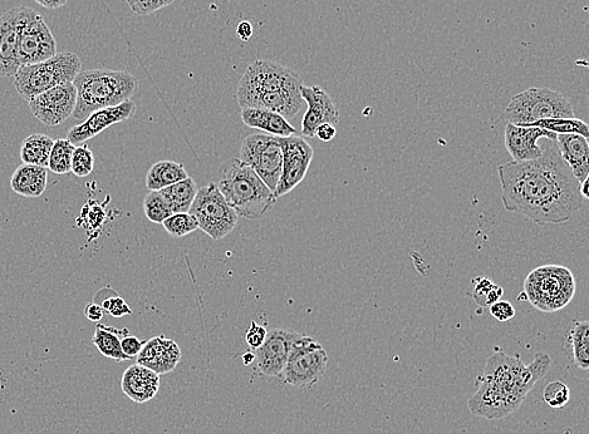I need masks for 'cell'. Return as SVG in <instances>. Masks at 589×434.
<instances>
[{
	"instance_id": "47",
	"label": "cell",
	"mask_w": 589,
	"mask_h": 434,
	"mask_svg": "<svg viewBox=\"0 0 589 434\" xmlns=\"http://www.w3.org/2000/svg\"><path fill=\"white\" fill-rule=\"evenodd\" d=\"M4 392H6V377H4L2 369H0V403L3 401Z\"/></svg>"
},
{
	"instance_id": "3",
	"label": "cell",
	"mask_w": 589,
	"mask_h": 434,
	"mask_svg": "<svg viewBox=\"0 0 589 434\" xmlns=\"http://www.w3.org/2000/svg\"><path fill=\"white\" fill-rule=\"evenodd\" d=\"M303 80L298 72L271 59L250 64L239 82L237 100L242 108H260L291 120L302 111Z\"/></svg>"
},
{
	"instance_id": "17",
	"label": "cell",
	"mask_w": 589,
	"mask_h": 434,
	"mask_svg": "<svg viewBox=\"0 0 589 434\" xmlns=\"http://www.w3.org/2000/svg\"><path fill=\"white\" fill-rule=\"evenodd\" d=\"M135 112L136 103L131 100L122 102L121 105L106 107L102 108V110L92 112L85 121H82L81 125L72 127L68 131L67 140L75 146L81 145V143L100 135L107 128L130 120L135 115Z\"/></svg>"
},
{
	"instance_id": "49",
	"label": "cell",
	"mask_w": 589,
	"mask_h": 434,
	"mask_svg": "<svg viewBox=\"0 0 589 434\" xmlns=\"http://www.w3.org/2000/svg\"><path fill=\"white\" fill-rule=\"evenodd\" d=\"M579 192H581V195L584 200L589 199V197H588V180L582 182L581 186H579Z\"/></svg>"
},
{
	"instance_id": "39",
	"label": "cell",
	"mask_w": 589,
	"mask_h": 434,
	"mask_svg": "<svg viewBox=\"0 0 589 434\" xmlns=\"http://www.w3.org/2000/svg\"><path fill=\"white\" fill-rule=\"evenodd\" d=\"M101 307L103 312L114 318H122L126 317V315L132 314V309L129 307V304H127L121 297H112L103 300Z\"/></svg>"
},
{
	"instance_id": "43",
	"label": "cell",
	"mask_w": 589,
	"mask_h": 434,
	"mask_svg": "<svg viewBox=\"0 0 589 434\" xmlns=\"http://www.w3.org/2000/svg\"><path fill=\"white\" fill-rule=\"evenodd\" d=\"M336 135V127L331 125V123H323V125L317 127L316 133H314V137H317L318 140L323 142L332 141Z\"/></svg>"
},
{
	"instance_id": "41",
	"label": "cell",
	"mask_w": 589,
	"mask_h": 434,
	"mask_svg": "<svg viewBox=\"0 0 589 434\" xmlns=\"http://www.w3.org/2000/svg\"><path fill=\"white\" fill-rule=\"evenodd\" d=\"M489 312L498 322H508V320H512L515 317L513 304L504 302V300H499V302L490 305Z\"/></svg>"
},
{
	"instance_id": "30",
	"label": "cell",
	"mask_w": 589,
	"mask_h": 434,
	"mask_svg": "<svg viewBox=\"0 0 589 434\" xmlns=\"http://www.w3.org/2000/svg\"><path fill=\"white\" fill-rule=\"evenodd\" d=\"M530 127H541L543 130L556 133V135H581L589 137V127L586 122L578 118H548L532 123Z\"/></svg>"
},
{
	"instance_id": "34",
	"label": "cell",
	"mask_w": 589,
	"mask_h": 434,
	"mask_svg": "<svg viewBox=\"0 0 589 434\" xmlns=\"http://www.w3.org/2000/svg\"><path fill=\"white\" fill-rule=\"evenodd\" d=\"M144 211L151 223L163 224L168 217L173 215L168 202L159 191H150L144 200Z\"/></svg>"
},
{
	"instance_id": "11",
	"label": "cell",
	"mask_w": 589,
	"mask_h": 434,
	"mask_svg": "<svg viewBox=\"0 0 589 434\" xmlns=\"http://www.w3.org/2000/svg\"><path fill=\"white\" fill-rule=\"evenodd\" d=\"M239 160L252 167L269 190H276L282 174L283 152L279 137L250 135L242 143Z\"/></svg>"
},
{
	"instance_id": "9",
	"label": "cell",
	"mask_w": 589,
	"mask_h": 434,
	"mask_svg": "<svg viewBox=\"0 0 589 434\" xmlns=\"http://www.w3.org/2000/svg\"><path fill=\"white\" fill-rule=\"evenodd\" d=\"M189 214L198 221L199 229L213 240H222L237 228L239 216L215 182L200 187L196 194Z\"/></svg>"
},
{
	"instance_id": "4",
	"label": "cell",
	"mask_w": 589,
	"mask_h": 434,
	"mask_svg": "<svg viewBox=\"0 0 589 434\" xmlns=\"http://www.w3.org/2000/svg\"><path fill=\"white\" fill-rule=\"evenodd\" d=\"M77 103L73 117L85 121L92 112L121 105L139 90V80L126 71L98 68L81 71L73 80Z\"/></svg>"
},
{
	"instance_id": "6",
	"label": "cell",
	"mask_w": 589,
	"mask_h": 434,
	"mask_svg": "<svg viewBox=\"0 0 589 434\" xmlns=\"http://www.w3.org/2000/svg\"><path fill=\"white\" fill-rule=\"evenodd\" d=\"M576 289V279L571 270L559 265H544L527 276L524 292L519 298L525 297L543 313H556L572 302Z\"/></svg>"
},
{
	"instance_id": "37",
	"label": "cell",
	"mask_w": 589,
	"mask_h": 434,
	"mask_svg": "<svg viewBox=\"0 0 589 434\" xmlns=\"http://www.w3.org/2000/svg\"><path fill=\"white\" fill-rule=\"evenodd\" d=\"M80 217L83 220V228L87 230H96L101 229L102 225L105 224L106 212L101 205L92 201L88 202V204L83 207Z\"/></svg>"
},
{
	"instance_id": "46",
	"label": "cell",
	"mask_w": 589,
	"mask_h": 434,
	"mask_svg": "<svg viewBox=\"0 0 589 434\" xmlns=\"http://www.w3.org/2000/svg\"><path fill=\"white\" fill-rule=\"evenodd\" d=\"M39 6L48 9H58L66 6L67 0H34Z\"/></svg>"
},
{
	"instance_id": "33",
	"label": "cell",
	"mask_w": 589,
	"mask_h": 434,
	"mask_svg": "<svg viewBox=\"0 0 589 434\" xmlns=\"http://www.w3.org/2000/svg\"><path fill=\"white\" fill-rule=\"evenodd\" d=\"M475 283L473 298L479 307L489 308L490 305L502 300L504 295L502 286L494 284L488 278H478L475 280Z\"/></svg>"
},
{
	"instance_id": "16",
	"label": "cell",
	"mask_w": 589,
	"mask_h": 434,
	"mask_svg": "<svg viewBox=\"0 0 589 434\" xmlns=\"http://www.w3.org/2000/svg\"><path fill=\"white\" fill-rule=\"evenodd\" d=\"M27 7H14L0 17V77H14L21 67L18 58L19 38Z\"/></svg>"
},
{
	"instance_id": "15",
	"label": "cell",
	"mask_w": 589,
	"mask_h": 434,
	"mask_svg": "<svg viewBox=\"0 0 589 434\" xmlns=\"http://www.w3.org/2000/svg\"><path fill=\"white\" fill-rule=\"evenodd\" d=\"M301 337L302 334L293 330L273 329L269 332L262 347L254 350L259 373L265 377L281 378L294 345Z\"/></svg>"
},
{
	"instance_id": "19",
	"label": "cell",
	"mask_w": 589,
	"mask_h": 434,
	"mask_svg": "<svg viewBox=\"0 0 589 434\" xmlns=\"http://www.w3.org/2000/svg\"><path fill=\"white\" fill-rule=\"evenodd\" d=\"M301 93L308 106L302 120V135L304 137L314 138L317 127L323 123H331L336 126L340 122V111L331 96L322 87L303 85Z\"/></svg>"
},
{
	"instance_id": "27",
	"label": "cell",
	"mask_w": 589,
	"mask_h": 434,
	"mask_svg": "<svg viewBox=\"0 0 589 434\" xmlns=\"http://www.w3.org/2000/svg\"><path fill=\"white\" fill-rule=\"evenodd\" d=\"M55 141L43 133H33L22 142L21 146V160L23 164L33 165L39 167H46L48 169L49 154Z\"/></svg>"
},
{
	"instance_id": "2",
	"label": "cell",
	"mask_w": 589,
	"mask_h": 434,
	"mask_svg": "<svg viewBox=\"0 0 589 434\" xmlns=\"http://www.w3.org/2000/svg\"><path fill=\"white\" fill-rule=\"evenodd\" d=\"M552 359L548 354H535L533 363L525 366L520 355L509 357L495 349L485 366L484 374L476 379L478 389L470 398L469 408L475 416L502 419L522 406L534 384L546 376Z\"/></svg>"
},
{
	"instance_id": "10",
	"label": "cell",
	"mask_w": 589,
	"mask_h": 434,
	"mask_svg": "<svg viewBox=\"0 0 589 434\" xmlns=\"http://www.w3.org/2000/svg\"><path fill=\"white\" fill-rule=\"evenodd\" d=\"M328 354L321 344L303 335L298 339L281 378L288 386L312 388L325 376Z\"/></svg>"
},
{
	"instance_id": "31",
	"label": "cell",
	"mask_w": 589,
	"mask_h": 434,
	"mask_svg": "<svg viewBox=\"0 0 589 434\" xmlns=\"http://www.w3.org/2000/svg\"><path fill=\"white\" fill-rule=\"evenodd\" d=\"M75 145L67 138H60L53 143L49 154L48 169L57 175H66L71 172V162Z\"/></svg>"
},
{
	"instance_id": "22",
	"label": "cell",
	"mask_w": 589,
	"mask_h": 434,
	"mask_svg": "<svg viewBox=\"0 0 589 434\" xmlns=\"http://www.w3.org/2000/svg\"><path fill=\"white\" fill-rule=\"evenodd\" d=\"M557 145L559 154L579 184L587 181L589 176L588 138L581 135H557Z\"/></svg>"
},
{
	"instance_id": "25",
	"label": "cell",
	"mask_w": 589,
	"mask_h": 434,
	"mask_svg": "<svg viewBox=\"0 0 589 434\" xmlns=\"http://www.w3.org/2000/svg\"><path fill=\"white\" fill-rule=\"evenodd\" d=\"M188 177L183 164L175 161H160L152 165L147 172L146 187L149 191H160Z\"/></svg>"
},
{
	"instance_id": "38",
	"label": "cell",
	"mask_w": 589,
	"mask_h": 434,
	"mask_svg": "<svg viewBox=\"0 0 589 434\" xmlns=\"http://www.w3.org/2000/svg\"><path fill=\"white\" fill-rule=\"evenodd\" d=\"M132 12L137 16H150V14L169 7L175 0H126Z\"/></svg>"
},
{
	"instance_id": "21",
	"label": "cell",
	"mask_w": 589,
	"mask_h": 434,
	"mask_svg": "<svg viewBox=\"0 0 589 434\" xmlns=\"http://www.w3.org/2000/svg\"><path fill=\"white\" fill-rule=\"evenodd\" d=\"M159 374L140 364L126 369L121 378V389L135 403L152 401L160 391Z\"/></svg>"
},
{
	"instance_id": "35",
	"label": "cell",
	"mask_w": 589,
	"mask_h": 434,
	"mask_svg": "<svg viewBox=\"0 0 589 434\" xmlns=\"http://www.w3.org/2000/svg\"><path fill=\"white\" fill-rule=\"evenodd\" d=\"M93 169H95V156L90 147L81 143L73 151L71 172L77 177H87L92 174Z\"/></svg>"
},
{
	"instance_id": "32",
	"label": "cell",
	"mask_w": 589,
	"mask_h": 434,
	"mask_svg": "<svg viewBox=\"0 0 589 434\" xmlns=\"http://www.w3.org/2000/svg\"><path fill=\"white\" fill-rule=\"evenodd\" d=\"M161 225L164 226L166 233L176 239L185 238L199 229L198 221L189 212L173 214Z\"/></svg>"
},
{
	"instance_id": "1",
	"label": "cell",
	"mask_w": 589,
	"mask_h": 434,
	"mask_svg": "<svg viewBox=\"0 0 589 434\" xmlns=\"http://www.w3.org/2000/svg\"><path fill=\"white\" fill-rule=\"evenodd\" d=\"M542 140L538 160L498 166L504 209L539 226L566 224L583 207L581 184L559 154L557 140Z\"/></svg>"
},
{
	"instance_id": "24",
	"label": "cell",
	"mask_w": 589,
	"mask_h": 434,
	"mask_svg": "<svg viewBox=\"0 0 589 434\" xmlns=\"http://www.w3.org/2000/svg\"><path fill=\"white\" fill-rule=\"evenodd\" d=\"M48 170L46 167L23 164L12 176L11 187L17 195L36 199L47 190Z\"/></svg>"
},
{
	"instance_id": "40",
	"label": "cell",
	"mask_w": 589,
	"mask_h": 434,
	"mask_svg": "<svg viewBox=\"0 0 589 434\" xmlns=\"http://www.w3.org/2000/svg\"><path fill=\"white\" fill-rule=\"evenodd\" d=\"M267 335V329L262 327V325L255 323L253 320V322L250 323L247 334H245V342H247L250 349L257 350L262 347L265 339H267Z\"/></svg>"
},
{
	"instance_id": "29",
	"label": "cell",
	"mask_w": 589,
	"mask_h": 434,
	"mask_svg": "<svg viewBox=\"0 0 589 434\" xmlns=\"http://www.w3.org/2000/svg\"><path fill=\"white\" fill-rule=\"evenodd\" d=\"M568 342L572 345L574 363L582 371H587L589 368V323L587 320L574 323L568 335Z\"/></svg>"
},
{
	"instance_id": "23",
	"label": "cell",
	"mask_w": 589,
	"mask_h": 434,
	"mask_svg": "<svg viewBox=\"0 0 589 434\" xmlns=\"http://www.w3.org/2000/svg\"><path fill=\"white\" fill-rule=\"evenodd\" d=\"M244 125L276 137L298 136V131L278 113L260 108H242Z\"/></svg>"
},
{
	"instance_id": "26",
	"label": "cell",
	"mask_w": 589,
	"mask_h": 434,
	"mask_svg": "<svg viewBox=\"0 0 589 434\" xmlns=\"http://www.w3.org/2000/svg\"><path fill=\"white\" fill-rule=\"evenodd\" d=\"M129 335L127 329H117L107 327V325L98 324L93 334L92 343L96 345L98 352L103 357L115 360V362H126L130 360L122 353L121 339Z\"/></svg>"
},
{
	"instance_id": "12",
	"label": "cell",
	"mask_w": 589,
	"mask_h": 434,
	"mask_svg": "<svg viewBox=\"0 0 589 434\" xmlns=\"http://www.w3.org/2000/svg\"><path fill=\"white\" fill-rule=\"evenodd\" d=\"M57 43L41 14L29 8L19 38L18 58L21 66L47 61L56 56Z\"/></svg>"
},
{
	"instance_id": "13",
	"label": "cell",
	"mask_w": 589,
	"mask_h": 434,
	"mask_svg": "<svg viewBox=\"0 0 589 434\" xmlns=\"http://www.w3.org/2000/svg\"><path fill=\"white\" fill-rule=\"evenodd\" d=\"M283 152L281 179H279L274 197L279 199L296 189L307 176L312 164L314 150L301 136L279 137Z\"/></svg>"
},
{
	"instance_id": "44",
	"label": "cell",
	"mask_w": 589,
	"mask_h": 434,
	"mask_svg": "<svg viewBox=\"0 0 589 434\" xmlns=\"http://www.w3.org/2000/svg\"><path fill=\"white\" fill-rule=\"evenodd\" d=\"M103 309L100 304L90 303L86 305L85 315L90 322L97 323L103 318Z\"/></svg>"
},
{
	"instance_id": "20",
	"label": "cell",
	"mask_w": 589,
	"mask_h": 434,
	"mask_svg": "<svg viewBox=\"0 0 589 434\" xmlns=\"http://www.w3.org/2000/svg\"><path fill=\"white\" fill-rule=\"evenodd\" d=\"M180 360L181 350L178 343L164 335L151 338L137 355V364L151 369L159 376L175 371Z\"/></svg>"
},
{
	"instance_id": "45",
	"label": "cell",
	"mask_w": 589,
	"mask_h": 434,
	"mask_svg": "<svg viewBox=\"0 0 589 434\" xmlns=\"http://www.w3.org/2000/svg\"><path fill=\"white\" fill-rule=\"evenodd\" d=\"M237 33L240 39L244 42H248L250 38H252L254 29L252 24L247 21H244L239 24Z\"/></svg>"
},
{
	"instance_id": "7",
	"label": "cell",
	"mask_w": 589,
	"mask_h": 434,
	"mask_svg": "<svg viewBox=\"0 0 589 434\" xmlns=\"http://www.w3.org/2000/svg\"><path fill=\"white\" fill-rule=\"evenodd\" d=\"M81 71L82 62L77 54L57 53L47 61L19 67L14 87L18 95L29 102L53 87L73 82Z\"/></svg>"
},
{
	"instance_id": "5",
	"label": "cell",
	"mask_w": 589,
	"mask_h": 434,
	"mask_svg": "<svg viewBox=\"0 0 589 434\" xmlns=\"http://www.w3.org/2000/svg\"><path fill=\"white\" fill-rule=\"evenodd\" d=\"M218 187L224 199L239 217L247 220L263 219L277 199L273 191L255 174L252 167L239 159H232L220 169Z\"/></svg>"
},
{
	"instance_id": "14",
	"label": "cell",
	"mask_w": 589,
	"mask_h": 434,
	"mask_svg": "<svg viewBox=\"0 0 589 434\" xmlns=\"http://www.w3.org/2000/svg\"><path fill=\"white\" fill-rule=\"evenodd\" d=\"M77 91L73 82L51 88L29 101V108L43 125L56 127L73 116Z\"/></svg>"
},
{
	"instance_id": "18",
	"label": "cell",
	"mask_w": 589,
	"mask_h": 434,
	"mask_svg": "<svg viewBox=\"0 0 589 434\" xmlns=\"http://www.w3.org/2000/svg\"><path fill=\"white\" fill-rule=\"evenodd\" d=\"M542 138L556 141L557 135L541 127L518 126L509 122L505 126V147L517 162L538 160L543 154L539 143Z\"/></svg>"
},
{
	"instance_id": "42",
	"label": "cell",
	"mask_w": 589,
	"mask_h": 434,
	"mask_svg": "<svg viewBox=\"0 0 589 434\" xmlns=\"http://www.w3.org/2000/svg\"><path fill=\"white\" fill-rule=\"evenodd\" d=\"M144 344L145 342H142V340L139 338L134 337V335H126V337L121 339L122 353H124L130 360L137 358V355L140 354Z\"/></svg>"
},
{
	"instance_id": "28",
	"label": "cell",
	"mask_w": 589,
	"mask_h": 434,
	"mask_svg": "<svg viewBox=\"0 0 589 434\" xmlns=\"http://www.w3.org/2000/svg\"><path fill=\"white\" fill-rule=\"evenodd\" d=\"M198 190L196 182L191 177H188V179L176 182V184L165 187L159 192L168 202L173 214H179V212H189Z\"/></svg>"
},
{
	"instance_id": "36",
	"label": "cell",
	"mask_w": 589,
	"mask_h": 434,
	"mask_svg": "<svg viewBox=\"0 0 589 434\" xmlns=\"http://www.w3.org/2000/svg\"><path fill=\"white\" fill-rule=\"evenodd\" d=\"M543 399L551 408H563L571 399V389L566 383L554 381L544 388Z\"/></svg>"
},
{
	"instance_id": "8",
	"label": "cell",
	"mask_w": 589,
	"mask_h": 434,
	"mask_svg": "<svg viewBox=\"0 0 589 434\" xmlns=\"http://www.w3.org/2000/svg\"><path fill=\"white\" fill-rule=\"evenodd\" d=\"M505 116L513 125L529 126L548 118H574V111L561 93L546 87H534L515 95Z\"/></svg>"
},
{
	"instance_id": "48",
	"label": "cell",
	"mask_w": 589,
	"mask_h": 434,
	"mask_svg": "<svg viewBox=\"0 0 589 434\" xmlns=\"http://www.w3.org/2000/svg\"><path fill=\"white\" fill-rule=\"evenodd\" d=\"M243 363L245 366H250L255 362V354L253 352H247L242 355Z\"/></svg>"
}]
</instances>
